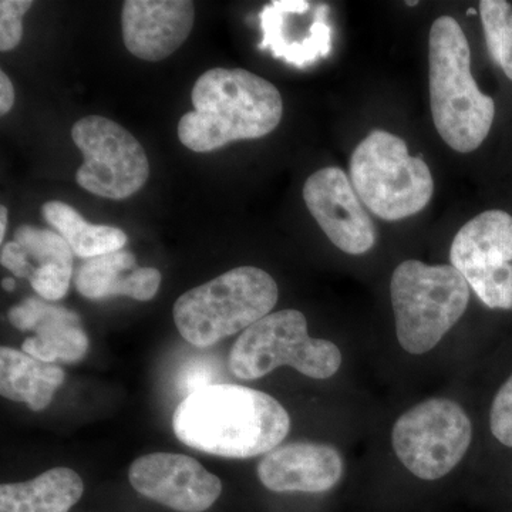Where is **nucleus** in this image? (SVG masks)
<instances>
[{
	"label": "nucleus",
	"instance_id": "f257e3e1",
	"mask_svg": "<svg viewBox=\"0 0 512 512\" xmlns=\"http://www.w3.org/2000/svg\"><path fill=\"white\" fill-rule=\"evenodd\" d=\"M173 429L194 450L244 460L279 447L291 430V417L269 394L217 383L184 397L175 409Z\"/></svg>",
	"mask_w": 512,
	"mask_h": 512
},
{
	"label": "nucleus",
	"instance_id": "f03ea898",
	"mask_svg": "<svg viewBox=\"0 0 512 512\" xmlns=\"http://www.w3.org/2000/svg\"><path fill=\"white\" fill-rule=\"evenodd\" d=\"M194 110L178 123V138L195 153H208L238 140L268 136L284 114L274 84L244 69L208 70L191 93Z\"/></svg>",
	"mask_w": 512,
	"mask_h": 512
},
{
	"label": "nucleus",
	"instance_id": "7ed1b4c3",
	"mask_svg": "<svg viewBox=\"0 0 512 512\" xmlns=\"http://www.w3.org/2000/svg\"><path fill=\"white\" fill-rule=\"evenodd\" d=\"M429 87L434 126L444 143L457 153L476 151L493 127L495 103L478 89L467 37L450 16L430 29Z\"/></svg>",
	"mask_w": 512,
	"mask_h": 512
},
{
	"label": "nucleus",
	"instance_id": "20e7f679",
	"mask_svg": "<svg viewBox=\"0 0 512 512\" xmlns=\"http://www.w3.org/2000/svg\"><path fill=\"white\" fill-rule=\"evenodd\" d=\"M278 298V285L268 272L239 266L181 295L174 303L175 326L195 348H211L264 319Z\"/></svg>",
	"mask_w": 512,
	"mask_h": 512
},
{
	"label": "nucleus",
	"instance_id": "39448f33",
	"mask_svg": "<svg viewBox=\"0 0 512 512\" xmlns=\"http://www.w3.org/2000/svg\"><path fill=\"white\" fill-rule=\"evenodd\" d=\"M400 346L423 355L439 345L466 312L470 285L453 265L409 259L394 269L390 284Z\"/></svg>",
	"mask_w": 512,
	"mask_h": 512
},
{
	"label": "nucleus",
	"instance_id": "423d86ee",
	"mask_svg": "<svg viewBox=\"0 0 512 512\" xmlns=\"http://www.w3.org/2000/svg\"><path fill=\"white\" fill-rule=\"evenodd\" d=\"M350 181L360 201L384 221H400L426 208L433 175L421 157L410 156L406 141L375 130L350 158Z\"/></svg>",
	"mask_w": 512,
	"mask_h": 512
},
{
	"label": "nucleus",
	"instance_id": "0eeeda50",
	"mask_svg": "<svg viewBox=\"0 0 512 512\" xmlns=\"http://www.w3.org/2000/svg\"><path fill=\"white\" fill-rule=\"evenodd\" d=\"M342 353L335 343L311 338L305 315L293 309L269 313L242 332L229 353V369L238 379H261L281 366L325 380L338 373Z\"/></svg>",
	"mask_w": 512,
	"mask_h": 512
},
{
	"label": "nucleus",
	"instance_id": "6e6552de",
	"mask_svg": "<svg viewBox=\"0 0 512 512\" xmlns=\"http://www.w3.org/2000/svg\"><path fill=\"white\" fill-rule=\"evenodd\" d=\"M473 426L460 404L429 399L399 417L393 427L394 453L417 478L440 480L466 456Z\"/></svg>",
	"mask_w": 512,
	"mask_h": 512
},
{
	"label": "nucleus",
	"instance_id": "1a4fd4ad",
	"mask_svg": "<svg viewBox=\"0 0 512 512\" xmlns=\"http://www.w3.org/2000/svg\"><path fill=\"white\" fill-rule=\"evenodd\" d=\"M72 138L84 163L76 181L83 190L109 200H126L150 177L146 151L130 131L116 121L89 116L77 121Z\"/></svg>",
	"mask_w": 512,
	"mask_h": 512
},
{
	"label": "nucleus",
	"instance_id": "9d476101",
	"mask_svg": "<svg viewBox=\"0 0 512 512\" xmlns=\"http://www.w3.org/2000/svg\"><path fill=\"white\" fill-rule=\"evenodd\" d=\"M128 480L138 494L177 512L210 510L222 493L220 478L184 454L153 453L137 458Z\"/></svg>",
	"mask_w": 512,
	"mask_h": 512
},
{
	"label": "nucleus",
	"instance_id": "9b49d317",
	"mask_svg": "<svg viewBox=\"0 0 512 512\" xmlns=\"http://www.w3.org/2000/svg\"><path fill=\"white\" fill-rule=\"evenodd\" d=\"M303 200L340 251L363 255L375 245V225L345 171L336 167L316 171L303 185Z\"/></svg>",
	"mask_w": 512,
	"mask_h": 512
},
{
	"label": "nucleus",
	"instance_id": "f8f14e48",
	"mask_svg": "<svg viewBox=\"0 0 512 512\" xmlns=\"http://www.w3.org/2000/svg\"><path fill=\"white\" fill-rule=\"evenodd\" d=\"M329 12L328 5L306 0L269 3L259 15L264 33L259 49L299 69L312 66L332 52Z\"/></svg>",
	"mask_w": 512,
	"mask_h": 512
},
{
	"label": "nucleus",
	"instance_id": "ddd939ff",
	"mask_svg": "<svg viewBox=\"0 0 512 512\" xmlns=\"http://www.w3.org/2000/svg\"><path fill=\"white\" fill-rule=\"evenodd\" d=\"M195 8L190 0H126L121 12L124 45L146 62H161L190 36Z\"/></svg>",
	"mask_w": 512,
	"mask_h": 512
},
{
	"label": "nucleus",
	"instance_id": "4468645a",
	"mask_svg": "<svg viewBox=\"0 0 512 512\" xmlns=\"http://www.w3.org/2000/svg\"><path fill=\"white\" fill-rule=\"evenodd\" d=\"M256 473L274 493L322 494L338 485L343 460L335 447L299 441L269 451Z\"/></svg>",
	"mask_w": 512,
	"mask_h": 512
},
{
	"label": "nucleus",
	"instance_id": "2eb2a0df",
	"mask_svg": "<svg viewBox=\"0 0 512 512\" xmlns=\"http://www.w3.org/2000/svg\"><path fill=\"white\" fill-rule=\"evenodd\" d=\"M9 322L22 332L33 330L22 352L47 363H77L87 355L89 338L80 316L42 298H28L10 308Z\"/></svg>",
	"mask_w": 512,
	"mask_h": 512
},
{
	"label": "nucleus",
	"instance_id": "dca6fc26",
	"mask_svg": "<svg viewBox=\"0 0 512 512\" xmlns=\"http://www.w3.org/2000/svg\"><path fill=\"white\" fill-rule=\"evenodd\" d=\"M161 279L158 269L140 268L136 256L121 249L87 259L74 276V285L87 299L128 296L147 302L157 295Z\"/></svg>",
	"mask_w": 512,
	"mask_h": 512
},
{
	"label": "nucleus",
	"instance_id": "f3484780",
	"mask_svg": "<svg viewBox=\"0 0 512 512\" xmlns=\"http://www.w3.org/2000/svg\"><path fill=\"white\" fill-rule=\"evenodd\" d=\"M450 261L463 276L511 264V215L505 211L491 210L467 222L451 244Z\"/></svg>",
	"mask_w": 512,
	"mask_h": 512
},
{
	"label": "nucleus",
	"instance_id": "a211bd4d",
	"mask_svg": "<svg viewBox=\"0 0 512 512\" xmlns=\"http://www.w3.org/2000/svg\"><path fill=\"white\" fill-rule=\"evenodd\" d=\"M28 255L35 274L30 285L40 298L56 302L67 295L73 276V251L57 232L20 225L15 239Z\"/></svg>",
	"mask_w": 512,
	"mask_h": 512
},
{
	"label": "nucleus",
	"instance_id": "6ab92c4d",
	"mask_svg": "<svg viewBox=\"0 0 512 512\" xmlns=\"http://www.w3.org/2000/svg\"><path fill=\"white\" fill-rule=\"evenodd\" d=\"M64 382L62 367L42 362L20 350L0 349V393L33 412L47 409Z\"/></svg>",
	"mask_w": 512,
	"mask_h": 512
},
{
	"label": "nucleus",
	"instance_id": "aec40b11",
	"mask_svg": "<svg viewBox=\"0 0 512 512\" xmlns=\"http://www.w3.org/2000/svg\"><path fill=\"white\" fill-rule=\"evenodd\" d=\"M83 493V480L76 471L52 468L26 483L2 484L0 512H69Z\"/></svg>",
	"mask_w": 512,
	"mask_h": 512
},
{
	"label": "nucleus",
	"instance_id": "412c9836",
	"mask_svg": "<svg viewBox=\"0 0 512 512\" xmlns=\"http://www.w3.org/2000/svg\"><path fill=\"white\" fill-rule=\"evenodd\" d=\"M42 215L47 224L55 228L57 234L69 244L73 254L86 261L126 247V232L110 225L89 224L66 202H46Z\"/></svg>",
	"mask_w": 512,
	"mask_h": 512
},
{
	"label": "nucleus",
	"instance_id": "4be33fe9",
	"mask_svg": "<svg viewBox=\"0 0 512 512\" xmlns=\"http://www.w3.org/2000/svg\"><path fill=\"white\" fill-rule=\"evenodd\" d=\"M488 52L512 82V6L505 0L480 2Z\"/></svg>",
	"mask_w": 512,
	"mask_h": 512
},
{
	"label": "nucleus",
	"instance_id": "5701e85b",
	"mask_svg": "<svg viewBox=\"0 0 512 512\" xmlns=\"http://www.w3.org/2000/svg\"><path fill=\"white\" fill-rule=\"evenodd\" d=\"M464 279L487 308L512 309V264L470 272Z\"/></svg>",
	"mask_w": 512,
	"mask_h": 512
},
{
	"label": "nucleus",
	"instance_id": "b1692460",
	"mask_svg": "<svg viewBox=\"0 0 512 512\" xmlns=\"http://www.w3.org/2000/svg\"><path fill=\"white\" fill-rule=\"evenodd\" d=\"M32 0H2L0 2V50L10 52L23 36V16L32 8Z\"/></svg>",
	"mask_w": 512,
	"mask_h": 512
},
{
	"label": "nucleus",
	"instance_id": "393cba45",
	"mask_svg": "<svg viewBox=\"0 0 512 512\" xmlns=\"http://www.w3.org/2000/svg\"><path fill=\"white\" fill-rule=\"evenodd\" d=\"M490 427L495 439L504 446L512 447V376L495 394Z\"/></svg>",
	"mask_w": 512,
	"mask_h": 512
},
{
	"label": "nucleus",
	"instance_id": "a878e982",
	"mask_svg": "<svg viewBox=\"0 0 512 512\" xmlns=\"http://www.w3.org/2000/svg\"><path fill=\"white\" fill-rule=\"evenodd\" d=\"M215 379V367L207 359H194L181 367L177 377L178 390L185 397L212 386Z\"/></svg>",
	"mask_w": 512,
	"mask_h": 512
},
{
	"label": "nucleus",
	"instance_id": "bb28decb",
	"mask_svg": "<svg viewBox=\"0 0 512 512\" xmlns=\"http://www.w3.org/2000/svg\"><path fill=\"white\" fill-rule=\"evenodd\" d=\"M0 264L9 269L13 275L18 276V278L28 279V281L35 274V269L30 264L28 255H26V252L23 251L18 242L15 241L2 245Z\"/></svg>",
	"mask_w": 512,
	"mask_h": 512
},
{
	"label": "nucleus",
	"instance_id": "cd10ccee",
	"mask_svg": "<svg viewBox=\"0 0 512 512\" xmlns=\"http://www.w3.org/2000/svg\"><path fill=\"white\" fill-rule=\"evenodd\" d=\"M15 104V87L8 74L0 72V114L6 116Z\"/></svg>",
	"mask_w": 512,
	"mask_h": 512
},
{
	"label": "nucleus",
	"instance_id": "c85d7f7f",
	"mask_svg": "<svg viewBox=\"0 0 512 512\" xmlns=\"http://www.w3.org/2000/svg\"><path fill=\"white\" fill-rule=\"evenodd\" d=\"M6 229H8V210L5 205L0 207V242L5 241Z\"/></svg>",
	"mask_w": 512,
	"mask_h": 512
},
{
	"label": "nucleus",
	"instance_id": "c756f323",
	"mask_svg": "<svg viewBox=\"0 0 512 512\" xmlns=\"http://www.w3.org/2000/svg\"><path fill=\"white\" fill-rule=\"evenodd\" d=\"M2 288L5 289V291L12 292L15 291L16 288V281L12 278H5L2 281Z\"/></svg>",
	"mask_w": 512,
	"mask_h": 512
},
{
	"label": "nucleus",
	"instance_id": "7c9ffc66",
	"mask_svg": "<svg viewBox=\"0 0 512 512\" xmlns=\"http://www.w3.org/2000/svg\"><path fill=\"white\" fill-rule=\"evenodd\" d=\"M407 6H417L419 5V2H406Z\"/></svg>",
	"mask_w": 512,
	"mask_h": 512
}]
</instances>
